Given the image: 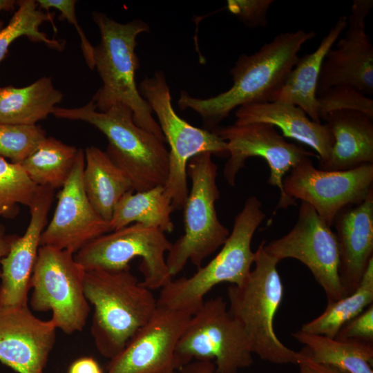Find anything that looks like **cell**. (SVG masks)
Returning <instances> with one entry per match:
<instances>
[{"label":"cell","mask_w":373,"mask_h":373,"mask_svg":"<svg viewBox=\"0 0 373 373\" xmlns=\"http://www.w3.org/2000/svg\"><path fill=\"white\" fill-rule=\"evenodd\" d=\"M314 31L280 33L251 55L242 54L230 70L233 84L227 90L206 99L181 90L178 104L198 113L212 131L231 111L241 106L271 102L297 62L302 46L314 39Z\"/></svg>","instance_id":"cell-1"},{"label":"cell","mask_w":373,"mask_h":373,"mask_svg":"<svg viewBox=\"0 0 373 373\" xmlns=\"http://www.w3.org/2000/svg\"><path fill=\"white\" fill-rule=\"evenodd\" d=\"M93 18L100 32V41L93 46L94 67L102 82L91 99L96 109L105 112L117 104H124L132 111L138 126L165 142L152 109L135 82L140 65L135 53L137 37L149 32V26L140 19L119 23L98 12L93 14Z\"/></svg>","instance_id":"cell-2"},{"label":"cell","mask_w":373,"mask_h":373,"mask_svg":"<svg viewBox=\"0 0 373 373\" xmlns=\"http://www.w3.org/2000/svg\"><path fill=\"white\" fill-rule=\"evenodd\" d=\"M59 118L80 120L99 130L107 138L106 153L130 180L137 192L164 185L169 175V151L164 141L138 126L130 108L117 104L105 112L93 100L81 107H56Z\"/></svg>","instance_id":"cell-3"},{"label":"cell","mask_w":373,"mask_h":373,"mask_svg":"<svg viewBox=\"0 0 373 373\" xmlns=\"http://www.w3.org/2000/svg\"><path fill=\"white\" fill-rule=\"evenodd\" d=\"M86 298L94 307L90 332L97 350L111 359L151 317L157 299L129 269L86 271Z\"/></svg>","instance_id":"cell-4"},{"label":"cell","mask_w":373,"mask_h":373,"mask_svg":"<svg viewBox=\"0 0 373 373\" xmlns=\"http://www.w3.org/2000/svg\"><path fill=\"white\" fill-rule=\"evenodd\" d=\"M265 217L260 200L249 196L236 215L233 229L220 251L191 276L172 280L162 287L157 305L193 315L204 303L205 295L217 285H241L254 262L255 252L251 248L253 236Z\"/></svg>","instance_id":"cell-5"},{"label":"cell","mask_w":373,"mask_h":373,"mask_svg":"<svg viewBox=\"0 0 373 373\" xmlns=\"http://www.w3.org/2000/svg\"><path fill=\"white\" fill-rule=\"evenodd\" d=\"M265 242L255 251V267L245 280L228 287L229 312L243 329L253 354L272 363L297 365L298 352L285 345L274 329L283 285L279 262L265 250Z\"/></svg>","instance_id":"cell-6"},{"label":"cell","mask_w":373,"mask_h":373,"mask_svg":"<svg viewBox=\"0 0 373 373\" xmlns=\"http://www.w3.org/2000/svg\"><path fill=\"white\" fill-rule=\"evenodd\" d=\"M209 153H202L188 162L191 191L182 208L184 233L167 252L166 262L172 278L190 261L198 268L223 245L229 229L220 221L216 202L220 198L218 166Z\"/></svg>","instance_id":"cell-7"},{"label":"cell","mask_w":373,"mask_h":373,"mask_svg":"<svg viewBox=\"0 0 373 373\" xmlns=\"http://www.w3.org/2000/svg\"><path fill=\"white\" fill-rule=\"evenodd\" d=\"M139 91L157 117L165 142L169 144V175L164 186L174 210H181L189 194L186 169L189 160L202 153L229 157L227 144L213 131L193 126L177 115L162 71L142 79Z\"/></svg>","instance_id":"cell-8"},{"label":"cell","mask_w":373,"mask_h":373,"mask_svg":"<svg viewBox=\"0 0 373 373\" xmlns=\"http://www.w3.org/2000/svg\"><path fill=\"white\" fill-rule=\"evenodd\" d=\"M248 338L218 296L204 302L189 320L178 343V370L195 360H214L217 373H237L253 363Z\"/></svg>","instance_id":"cell-9"},{"label":"cell","mask_w":373,"mask_h":373,"mask_svg":"<svg viewBox=\"0 0 373 373\" xmlns=\"http://www.w3.org/2000/svg\"><path fill=\"white\" fill-rule=\"evenodd\" d=\"M74 255L67 250L40 246L30 282L31 308L50 311V320L57 329L67 334L81 332L90 313L84 293L86 270Z\"/></svg>","instance_id":"cell-10"},{"label":"cell","mask_w":373,"mask_h":373,"mask_svg":"<svg viewBox=\"0 0 373 373\" xmlns=\"http://www.w3.org/2000/svg\"><path fill=\"white\" fill-rule=\"evenodd\" d=\"M171 245L161 230L135 223L95 238L74 257L86 271L129 269V262L140 258L141 284L152 290L172 280L165 258Z\"/></svg>","instance_id":"cell-11"},{"label":"cell","mask_w":373,"mask_h":373,"mask_svg":"<svg viewBox=\"0 0 373 373\" xmlns=\"http://www.w3.org/2000/svg\"><path fill=\"white\" fill-rule=\"evenodd\" d=\"M212 131L227 144L229 158L223 169V175L230 186H235L236 176L245 167L247 159L260 157L269 167L267 182L278 187L280 192L276 209L296 205V200L284 192L283 179L287 173L302 160L315 156L314 153L302 145L287 142L275 126L267 123L218 126Z\"/></svg>","instance_id":"cell-12"},{"label":"cell","mask_w":373,"mask_h":373,"mask_svg":"<svg viewBox=\"0 0 373 373\" xmlns=\"http://www.w3.org/2000/svg\"><path fill=\"white\" fill-rule=\"evenodd\" d=\"M264 248L278 262L294 258L307 266L323 289L327 303L345 296L338 273L336 236L308 203L301 202L293 228L283 237L265 242Z\"/></svg>","instance_id":"cell-13"},{"label":"cell","mask_w":373,"mask_h":373,"mask_svg":"<svg viewBox=\"0 0 373 373\" xmlns=\"http://www.w3.org/2000/svg\"><path fill=\"white\" fill-rule=\"evenodd\" d=\"M283 185L288 197L310 204L332 227L340 211L361 203L373 189V164L329 171L316 169L305 157L285 175Z\"/></svg>","instance_id":"cell-14"},{"label":"cell","mask_w":373,"mask_h":373,"mask_svg":"<svg viewBox=\"0 0 373 373\" xmlns=\"http://www.w3.org/2000/svg\"><path fill=\"white\" fill-rule=\"evenodd\" d=\"M191 316L157 305L149 321L110 359L106 373H175L176 347Z\"/></svg>","instance_id":"cell-15"},{"label":"cell","mask_w":373,"mask_h":373,"mask_svg":"<svg viewBox=\"0 0 373 373\" xmlns=\"http://www.w3.org/2000/svg\"><path fill=\"white\" fill-rule=\"evenodd\" d=\"M84 160V152L78 149L73 170L59 193L54 216L42 232L40 246L75 254L91 240L111 232L108 222L96 213L86 194Z\"/></svg>","instance_id":"cell-16"},{"label":"cell","mask_w":373,"mask_h":373,"mask_svg":"<svg viewBox=\"0 0 373 373\" xmlns=\"http://www.w3.org/2000/svg\"><path fill=\"white\" fill-rule=\"evenodd\" d=\"M372 0H354L347 29L322 64L316 96L338 85H347L367 95L373 93V46L365 29Z\"/></svg>","instance_id":"cell-17"},{"label":"cell","mask_w":373,"mask_h":373,"mask_svg":"<svg viewBox=\"0 0 373 373\" xmlns=\"http://www.w3.org/2000/svg\"><path fill=\"white\" fill-rule=\"evenodd\" d=\"M55 324L28 305L0 308V361L17 373H43L56 341Z\"/></svg>","instance_id":"cell-18"},{"label":"cell","mask_w":373,"mask_h":373,"mask_svg":"<svg viewBox=\"0 0 373 373\" xmlns=\"http://www.w3.org/2000/svg\"><path fill=\"white\" fill-rule=\"evenodd\" d=\"M55 189L39 186L29 207L30 219L26 232L13 240L9 251L1 260L0 308L28 305L31 278L40 240L47 223Z\"/></svg>","instance_id":"cell-19"},{"label":"cell","mask_w":373,"mask_h":373,"mask_svg":"<svg viewBox=\"0 0 373 373\" xmlns=\"http://www.w3.org/2000/svg\"><path fill=\"white\" fill-rule=\"evenodd\" d=\"M338 273L345 296L358 287L373 258V189L358 204L343 208L336 215Z\"/></svg>","instance_id":"cell-20"},{"label":"cell","mask_w":373,"mask_h":373,"mask_svg":"<svg viewBox=\"0 0 373 373\" xmlns=\"http://www.w3.org/2000/svg\"><path fill=\"white\" fill-rule=\"evenodd\" d=\"M236 125L262 122L278 127L283 135L313 149L319 162L329 157L334 137L326 124L312 120L300 107L271 101L241 106L236 112Z\"/></svg>","instance_id":"cell-21"},{"label":"cell","mask_w":373,"mask_h":373,"mask_svg":"<svg viewBox=\"0 0 373 373\" xmlns=\"http://www.w3.org/2000/svg\"><path fill=\"white\" fill-rule=\"evenodd\" d=\"M325 121L334 142L327 159L318 162L319 169L347 171L373 164V117L343 110L329 113Z\"/></svg>","instance_id":"cell-22"},{"label":"cell","mask_w":373,"mask_h":373,"mask_svg":"<svg viewBox=\"0 0 373 373\" xmlns=\"http://www.w3.org/2000/svg\"><path fill=\"white\" fill-rule=\"evenodd\" d=\"M347 17H341L314 51L298 58L271 101L297 106L312 120L321 123L316 89L322 64L327 52L347 28Z\"/></svg>","instance_id":"cell-23"},{"label":"cell","mask_w":373,"mask_h":373,"mask_svg":"<svg viewBox=\"0 0 373 373\" xmlns=\"http://www.w3.org/2000/svg\"><path fill=\"white\" fill-rule=\"evenodd\" d=\"M83 184L87 198L96 213L109 222L122 197L134 191L126 175L105 151L90 146L84 152Z\"/></svg>","instance_id":"cell-24"},{"label":"cell","mask_w":373,"mask_h":373,"mask_svg":"<svg viewBox=\"0 0 373 373\" xmlns=\"http://www.w3.org/2000/svg\"><path fill=\"white\" fill-rule=\"evenodd\" d=\"M62 98L47 77L23 88H0V123L35 125L52 114Z\"/></svg>","instance_id":"cell-25"},{"label":"cell","mask_w":373,"mask_h":373,"mask_svg":"<svg viewBox=\"0 0 373 373\" xmlns=\"http://www.w3.org/2000/svg\"><path fill=\"white\" fill-rule=\"evenodd\" d=\"M173 211L171 198L164 185L135 194L131 191L115 205L108 224L111 231L135 222L171 233L174 229L171 220Z\"/></svg>","instance_id":"cell-26"},{"label":"cell","mask_w":373,"mask_h":373,"mask_svg":"<svg viewBox=\"0 0 373 373\" xmlns=\"http://www.w3.org/2000/svg\"><path fill=\"white\" fill-rule=\"evenodd\" d=\"M292 336L316 362L334 366L348 373H373V343L356 339L340 340L297 331Z\"/></svg>","instance_id":"cell-27"},{"label":"cell","mask_w":373,"mask_h":373,"mask_svg":"<svg viewBox=\"0 0 373 373\" xmlns=\"http://www.w3.org/2000/svg\"><path fill=\"white\" fill-rule=\"evenodd\" d=\"M78 149L46 137L20 165L37 186L62 188L73 170Z\"/></svg>","instance_id":"cell-28"},{"label":"cell","mask_w":373,"mask_h":373,"mask_svg":"<svg viewBox=\"0 0 373 373\" xmlns=\"http://www.w3.org/2000/svg\"><path fill=\"white\" fill-rule=\"evenodd\" d=\"M373 301V258L365 269L357 289L332 303L316 318L303 324L305 332L335 338L341 327L357 316Z\"/></svg>","instance_id":"cell-29"},{"label":"cell","mask_w":373,"mask_h":373,"mask_svg":"<svg viewBox=\"0 0 373 373\" xmlns=\"http://www.w3.org/2000/svg\"><path fill=\"white\" fill-rule=\"evenodd\" d=\"M18 8L8 24L0 30V62L8 52L10 44L17 38L26 36L35 42L44 43L50 48L61 50L64 42L52 39L39 30V26L45 21H50L53 26V17L39 8L35 0L17 1Z\"/></svg>","instance_id":"cell-30"},{"label":"cell","mask_w":373,"mask_h":373,"mask_svg":"<svg viewBox=\"0 0 373 373\" xmlns=\"http://www.w3.org/2000/svg\"><path fill=\"white\" fill-rule=\"evenodd\" d=\"M38 188L19 164L8 162L0 156V216L14 217L19 204L29 207Z\"/></svg>","instance_id":"cell-31"},{"label":"cell","mask_w":373,"mask_h":373,"mask_svg":"<svg viewBox=\"0 0 373 373\" xmlns=\"http://www.w3.org/2000/svg\"><path fill=\"white\" fill-rule=\"evenodd\" d=\"M46 137L45 131L36 124L0 123V156L20 164Z\"/></svg>","instance_id":"cell-32"},{"label":"cell","mask_w":373,"mask_h":373,"mask_svg":"<svg viewBox=\"0 0 373 373\" xmlns=\"http://www.w3.org/2000/svg\"><path fill=\"white\" fill-rule=\"evenodd\" d=\"M319 117L325 120L332 112L343 110L363 113L373 117V100L357 89L347 85H338L318 95Z\"/></svg>","instance_id":"cell-33"},{"label":"cell","mask_w":373,"mask_h":373,"mask_svg":"<svg viewBox=\"0 0 373 373\" xmlns=\"http://www.w3.org/2000/svg\"><path fill=\"white\" fill-rule=\"evenodd\" d=\"M274 2L273 0H229L227 8L247 27H265L267 12Z\"/></svg>","instance_id":"cell-34"},{"label":"cell","mask_w":373,"mask_h":373,"mask_svg":"<svg viewBox=\"0 0 373 373\" xmlns=\"http://www.w3.org/2000/svg\"><path fill=\"white\" fill-rule=\"evenodd\" d=\"M40 9L48 10L55 8L61 12V17L72 23L77 30L81 39V48L86 61L90 69H94L93 46L88 40L82 28L77 22L75 12V0H37L36 1Z\"/></svg>","instance_id":"cell-35"},{"label":"cell","mask_w":373,"mask_h":373,"mask_svg":"<svg viewBox=\"0 0 373 373\" xmlns=\"http://www.w3.org/2000/svg\"><path fill=\"white\" fill-rule=\"evenodd\" d=\"M335 338L356 339L373 343V305L343 325Z\"/></svg>","instance_id":"cell-36"},{"label":"cell","mask_w":373,"mask_h":373,"mask_svg":"<svg viewBox=\"0 0 373 373\" xmlns=\"http://www.w3.org/2000/svg\"><path fill=\"white\" fill-rule=\"evenodd\" d=\"M297 365L300 369L299 373H348L334 366L314 361L305 347L298 352Z\"/></svg>","instance_id":"cell-37"},{"label":"cell","mask_w":373,"mask_h":373,"mask_svg":"<svg viewBox=\"0 0 373 373\" xmlns=\"http://www.w3.org/2000/svg\"><path fill=\"white\" fill-rule=\"evenodd\" d=\"M68 373H102L99 363L89 356L81 357L73 361Z\"/></svg>","instance_id":"cell-38"},{"label":"cell","mask_w":373,"mask_h":373,"mask_svg":"<svg viewBox=\"0 0 373 373\" xmlns=\"http://www.w3.org/2000/svg\"><path fill=\"white\" fill-rule=\"evenodd\" d=\"M179 373H217L216 366L211 360H195L179 370Z\"/></svg>","instance_id":"cell-39"},{"label":"cell","mask_w":373,"mask_h":373,"mask_svg":"<svg viewBox=\"0 0 373 373\" xmlns=\"http://www.w3.org/2000/svg\"><path fill=\"white\" fill-rule=\"evenodd\" d=\"M15 237L14 235H7L4 227L0 224V260L8 253Z\"/></svg>","instance_id":"cell-40"},{"label":"cell","mask_w":373,"mask_h":373,"mask_svg":"<svg viewBox=\"0 0 373 373\" xmlns=\"http://www.w3.org/2000/svg\"><path fill=\"white\" fill-rule=\"evenodd\" d=\"M17 5V2L13 0H0V12L1 11H10L15 9V6ZM2 23L0 21V28Z\"/></svg>","instance_id":"cell-41"}]
</instances>
